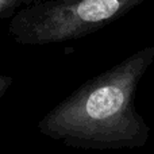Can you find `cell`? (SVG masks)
Masks as SVG:
<instances>
[{
    "label": "cell",
    "mask_w": 154,
    "mask_h": 154,
    "mask_svg": "<svg viewBox=\"0 0 154 154\" xmlns=\"http://www.w3.org/2000/svg\"><path fill=\"white\" fill-rule=\"evenodd\" d=\"M154 62V46L82 82L38 122L42 135L85 150L138 149L150 128L135 107L139 81Z\"/></svg>",
    "instance_id": "6da1fadb"
},
{
    "label": "cell",
    "mask_w": 154,
    "mask_h": 154,
    "mask_svg": "<svg viewBox=\"0 0 154 154\" xmlns=\"http://www.w3.org/2000/svg\"><path fill=\"white\" fill-rule=\"evenodd\" d=\"M145 0H37L11 16L16 43L45 46L79 39L122 18Z\"/></svg>",
    "instance_id": "7a4b0ae2"
},
{
    "label": "cell",
    "mask_w": 154,
    "mask_h": 154,
    "mask_svg": "<svg viewBox=\"0 0 154 154\" xmlns=\"http://www.w3.org/2000/svg\"><path fill=\"white\" fill-rule=\"evenodd\" d=\"M34 2L37 0H0V19L14 16L20 8Z\"/></svg>",
    "instance_id": "3957f363"
},
{
    "label": "cell",
    "mask_w": 154,
    "mask_h": 154,
    "mask_svg": "<svg viewBox=\"0 0 154 154\" xmlns=\"http://www.w3.org/2000/svg\"><path fill=\"white\" fill-rule=\"evenodd\" d=\"M14 82V77L11 76H0V99L5 95L10 87L12 85Z\"/></svg>",
    "instance_id": "277c9868"
}]
</instances>
